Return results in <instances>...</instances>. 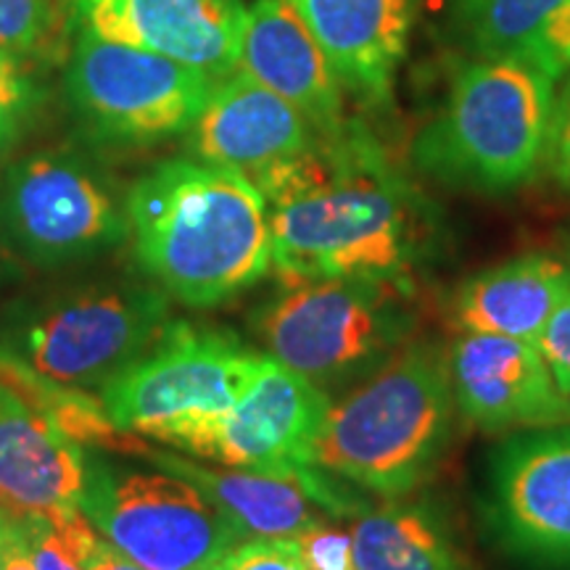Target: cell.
<instances>
[{"instance_id":"obj_1","label":"cell","mask_w":570,"mask_h":570,"mask_svg":"<svg viewBox=\"0 0 570 570\" xmlns=\"http://www.w3.org/2000/svg\"><path fill=\"white\" fill-rule=\"evenodd\" d=\"M252 183L267 202L273 269L285 285L331 277L407 283L423 252V202L360 122L317 138Z\"/></svg>"},{"instance_id":"obj_2","label":"cell","mask_w":570,"mask_h":570,"mask_svg":"<svg viewBox=\"0 0 570 570\" xmlns=\"http://www.w3.org/2000/svg\"><path fill=\"white\" fill-rule=\"evenodd\" d=\"M125 209L138 265L177 302L223 304L273 269L267 202L244 173L159 161L132 185Z\"/></svg>"},{"instance_id":"obj_3","label":"cell","mask_w":570,"mask_h":570,"mask_svg":"<svg viewBox=\"0 0 570 570\" xmlns=\"http://www.w3.org/2000/svg\"><path fill=\"white\" fill-rule=\"evenodd\" d=\"M454 407L449 354L433 344L399 348L331 404L315 446L317 468L381 499L407 497L436 470Z\"/></svg>"},{"instance_id":"obj_4","label":"cell","mask_w":570,"mask_h":570,"mask_svg":"<svg viewBox=\"0 0 570 570\" xmlns=\"http://www.w3.org/2000/svg\"><path fill=\"white\" fill-rule=\"evenodd\" d=\"M558 77L525 61L465 63L436 117L420 130L412 159L433 180L510 190L544 164Z\"/></svg>"},{"instance_id":"obj_5","label":"cell","mask_w":570,"mask_h":570,"mask_svg":"<svg viewBox=\"0 0 570 570\" xmlns=\"http://www.w3.org/2000/svg\"><path fill=\"white\" fill-rule=\"evenodd\" d=\"M233 333L169 323L140 360L101 389L109 420L202 458L212 433L265 367Z\"/></svg>"},{"instance_id":"obj_6","label":"cell","mask_w":570,"mask_h":570,"mask_svg":"<svg viewBox=\"0 0 570 570\" xmlns=\"http://www.w3.org/2000/svg\"><path fill=\"white\" fill-rule=\"evenodd\" d=\"M169 327V294L119 281L63 291L24 304L0 331V346L69 389H104Z\"/></svg>"},{"instance_id":"obj_7","label":"cell","mask_w":570,"mask_h":570,"mask_svg":"<svg viewBox=\"0 0 570 570\" xmlns=\"http://www.w3.org/2000/svg\"><path fill=\"white\" fill-rule=\"evenodd\" d=\"M410 331L402 285L365 277L294 283L259 317L269 356L323 391L375 373Z\"/></svg>"},{"instance_id":"obj_8","label":"cell","mask_w":570,"mask_h":570,"mask_svg":"<svg viewBox=\"0 0 570 570\" xmlns=\"http://www.w3.org/2000/svg\"><path fill=\"white\" fill-rule=\"evenodd\" d=\"M80 510L92 529L146 570H206L244 541L238 525L194 483L85 458Z\"/></svg>"},{"instance_id":"obj_9","label":"cell","mask_w":570,"mask_h":570,"mask_svg":"<svg viewBox=\"0 0 570 570\" xmlns=\"http://www.w3.org/2000/svg\"><path fill=\"white\" fill-rule=\"evenodd\" d=\"M214 77L169 56L75 32L67 59V98L96 138L125 146L188 132Z\"/></svg>"},{"instance_id":"obj_10","label":"cell","mask_w":570,"mask_h":570,"mask_svg":"<svg viewBox=\"0 0 570 570\" xmlns=\"http://www.w3.org/2000/svg\"><path fill=\"white\" fill-rule=\"evenodd\" d=\"M130 235L127 209L80 156L40 151L0 180V238L38 267H63L109 252Z\"/></svg>"},{"instance_id":"obj_11","label":"cell","mask_w":570,"mask_h":570,"mask_svg":"<svg viewBox=\"0 0 570 570\" xmlns=\"http://www.w3.org/2000/svg\"><path fill=\"white\" fill-rule=\"evenodd\" d=\"M331 404L327 391L267 354L265 367L212 433L202 458L294 479L312 497L325 475L315 446Z\"/></svg>"},{"instance_id":"obj_12","label":"cell","mask_w":570,"mask_h":570,"mask_svg":"<svg viewBox=\"0 0 570 570\" xmlns=\"http://www.w3.org/2000/svg\"><path fill=\"white\" fill-rule=\"evenodd\" d=\"M489 523L518 558L570 566V423L504 441L491 462Z\"/></svg>"},{"instance_id":"obj_13","label":"cell","mask_w":570,"mask_h":570,"mask_svg":"<svg viewBox=\"0 0 570 570\" xmlns=\"http://www.w3.org/2000/svg\"><path fill=\"white\" fill-rule=\"evenodd\" d=\"M61 13L71 32L169 56L214 80L240 67L244 0H61Z\"/></svg>"},{"instance_id":"obj_14","label":"cell","mask_w":570,"mask_h":570,"mask_svg":"<svg viewBox=\"0 0 570 570\" xmlns=\"http://www.w3.org/2000/svg\"><path fill=\"white\" fill-rule=\"evenodd\" d=\"M449 375L458 410L483 431L570 423V399L537 344L462 333L449 348Z\"/></svg>"},{"instance_id":"obj_15","label":"cell","mask_w":570,"mask_h":570,"mask_svg":"<svg viewBox=\"0 0 570 570\" xmlns=\"http://www.w3.org/2000/svg\"><path fill=\"white\" fill-rule=\"evenodd\" d=\"M188 132L194 159L244 173L248 180L320 138L302 111L244 69L214 82Z\"/></svg>"},{"instance_id":"obj_16","label":"cell","mask_w":570,"mask_h":570,"mask_svg":"<svg viewBox=\"0 0 570 570\" xmlns=\"http://www.w3.org/2000/svg\"><path fill=\"white\" fill-rule=\"evenodd\" d=\"M238 69L302 111L320 138H333L348 125L336 71L288 0L246 6Z\"/></svg>"},{"instance_id":"obj_17","label":"cell","mask_w":570,"mask_h":570,"mask_svg":"<svg viewBox=\"0 0 570 570\" xmlns=\"http://www.w3.org/2000/svg\"><path fill=\"white\" fill-rule=\"evenodd\" d=\"M336 71L341 88L370 106L391 101L407 53L417 0H288Z\"/></svg>"},{"instance_id":"obj_18","label":"cell","mask_w":570,"mask_h":570,"mask_svg":"<svg viewBox=\"0 0 570 570\" xmlns=\"http://www.w3.org/2000/svg\"><path fill=\"white\" fill-rule=\"evenodd\" d=\"M85 449L0 381V512L13 520L80 510Z\"/></svg>"},{"instance_id":"obj_19","label":"cell","mask_w":570,"mask_h":570,"mask_svg":"<svg viewBox=\"0 0 570 570\" xmlns=\"http://www.w3.org/2000/svg\"><path fill=\"white\" fill-rule=\"evenodd\" d=\"M570 291V267L547 254H523L481 269L452 298V323L462 333H491L539 344Z\"/></svg>"},{"instance_id":"obj_20","label":"cell","mask_w":570,"mask_h":570,"mask_svg":"<svg viewBox=\"0 0 570 570\" xmlns=\"http://www.w3.org/2000/svg\"><path fill=\"white\" fill-rule=\"evenodd\" d=\"M449 19L475 59H510L562 77L570 71V0H449Z\"/></svg>"},{"instance_id":"obj_21","label":"cell","mask_w":570,"mask_h":570,"mask_svg":"<svg viewBox=\"0 0 570 570\" xmlns=\"http://www.w3.org/2000/svg\"><path fill=\"white\" fill-rule=\"evenodd\" d=\"M140 460H151L156 468L194 483L238 525L244 539H298L312 525L325 523V512L294 479L254 470H212L154 446H148Z\"/></svg>"},{"instance_id":"obj_22","label":"cell","mask_w":570,"mask_h":570,"mask_svg":"<svg viewBox=\"0 0 570 570\" xmlns=\"http://www.w3.org/2000/svg\"><path fill=\"white\" fill-rule=\"evenodd\" d=\"M348 533L356 570H473L444 518L425 504L389 499Z\"/></svg>"},{"instance_id":"obj_23","label":"cell","mask_w":570,"mask_h":570,"mask_svg":"<svg viewBox=\"0 0 570 570\" xmlns=\"http://www.w3.org/2000/svg\"><path fill=\"white\" fill-rule=\"evenodd\" d=\"M59 0H0V51L38 59L59 38Z\"/></svg>"},{"instance_id":"obj_24","label":"cell","mask_w":570,"mask_h":570,"mask_svg":"<svg viewBox=\"0 0 570 570\" xmlns=\"http://www.w3.org/2000/svg\"><path fill=\"white\" fill-rule=\"evenodd\" d=\"M42 90L30 59L0 51V156L11 151L40 111Z\"/></svg>"},{"instance_id":"obj_25","label":"cell","mask_w":570,"mask_h":570,"mask_svg":"<svg viewBox=\"0 0 570 570\" xmlns=\"http://www.w3.org/2000/svg\"><path fill=\"white\" fill-rule=\"evenodd\" d=\"M206 570H304L298 539H244Z\"/></svg>"},{"instance_id":"obj_26","label":"cell","mask_w":570,"mask_h":570,"mask_svg":"<svg viewBox=\"0 0 570 570\" xmlns=\"http://www.w3.org/2000/svg\"><path fill=\"white\" fill-rule=\"evenodd\" d=\"M304 570H356L352 533L327 523L312 525L298 537Z\"/></svg>"},{"instance_id":"obj_27","label":"cell","mask_w":570,"mask_h":570,"mask_svg":"<svg viewBox=\"0 0 570 570\" xmlns=\"http://www.w3.org/2000/svg\"><path fill=\"white\" fill-rule=\"evenodd\" d=\"M544 164L554 175V180L570 190V71L562 77V85H558V92H554Z\"/></svg>"},{"instance_id":"obj_28","label":"cell","mask_w":570,"mask_h":570,"mask_svg":"<svg viewBox=\"0 0 570 570\" xmlns=\"http://www.w3.org/2000/svg\"><path fill=\"white\" fill-rule=\"evenodd\" d=\"M537 346L550 365L558 389L570 399V291L547 323Z\"/></svg>"},{"instance_id":"obj_29","label":"cell","mask_w":570,"mask_h":570,"mask_svg":"<svg viewBox=\"0 0 570 570\" xmlns=\"http://www.w3.org/2000/svg\"><path fill=\"white\" fill-rule=\"evenodd\" d=\"M85 570H146L138 562H132L117 547L109 544L104 537H98L96 544L90 547L88 558H85Z\"/></svg>"},{"instance_id":"obj_30","label":"cell","mask_w":570,"mask_h":570,"mask_svg":"<svg viewBox=\"0 0 570 570\" xmlns=\"http://www.w3.org/2000/svg\"><path fill=\"white\" fill-rule=\"evenodd\" d=\"M0 570H35L30 558H27L24 544H21L17 520L6 515V537H3V568Z\"/></svg>"},{"instance_id":"obj_31","label":"cell","mask_w":570,"mask_h":570,"mask_svg":"<svg viewBox=\"0 0 570 570\" xmlns=\"http://www.w3.org/2000/svg\"><path fill=\"white\" fill-rule=\"evenodd\" d=\"M3 537H6V515L0 512V568H3Z\"/></svg>"}]
</instances>
